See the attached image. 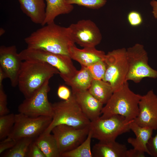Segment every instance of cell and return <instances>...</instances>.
<instances>
[{
	"label": "cell",
	"mask_w": 157,
	"mask_h": 157,
	"mask_svg": "<svg viewBox=\"0 0 157 157\" xmlns=\"http://www.w3.org/2000/svg\"><path fill=\"white\" fill-rule=\"evenodd\" d=\"M24 41L27 48L68 56L71 47L75 44L69 27L59 26L54 22L34 31Z\"/></svg>",
	"instance_id": "obj_1"
},
{
	"label": "cell",
	"mask_w": 157,
	"mask_h": 157,
	"mask_svg": "<svg viewBox=\"0 0 157 157\" xmlns=\"http://www.w3.org/2000/svg\"><path fill=\"white\" fill-rule=\"evenodd\" d=\"M59 74L55 68L47 63L37 60L22 61L18 85L25 98L32 96L54 74Z\"/></svg>",
	"instance_id": "obj_2"
},
{
	"label": "cell",
	"mask_w": 157,
	"mask_h": 157,
	"mask_svg": "<svg viewBox=\"0 0 157 157\" xmlns=\"http://www.w3.org/2000/svg\"><path fill=\"white\" fill-rule=\"evenodd\" d=\"M142 95L130 89L128 81L113 92L111 97L103 107L102 118L115 115L124 117L128 121L134 120L138 113V104Z\"/></svg>",
	"instance_id": "obj_3"
},
{
	"label": "cell",
	"mask_w": 157,
	"mask_h": 157,
	"mask_svg": "<svg viewBox=\"0 0 157 157\" xmlns=\"http://www.w3.org/2000/svg\"><path fill=\"white\" fill-rule=\"evenodd\" d=\"M52 106L53 111L52 120L43 133H51L55 127L60 124L77 129L89 127L91 121L83 113L72 93L68 100L54 103Z\"/></svg>",
	"instance_id": "obj_4"
},
{
	"label": "cell",
	"mask_w": 157,
	"mask_h": 157,
	"mask_svg": "<svg viewBox=\"0 0 157 157\" xmlns=\"http://www.w3.org/2000/svg\"><path fill=\"white\" fill-rule=\"evenodd\" d=\"M22 61L33 60L44 62L57 69L65 83L68 84L78 71L68 56L53 53L43 50L27 48L19 53Z\"/></svg>",
	"instance_id": "obj_5"
},
{
	"label": "cell",
	"mask_w": 157,
	"mask_h": 157,
	"mask_svg": "<svg viewBox=\"0 0 157 157\" xmlns=\"http://www.w3.org/2000/svg\"><path fill=\"white\" fill-rule=\"evenodd\" d=\"M52 117H32L22 113L15 114V122L9 135L5 139L17 141L24 138L35 139L42 133L51 123Z\"/></svg>",
	"instance_id": "obj_6"
},
{
	"label": "cell",
	"mask_w": 157,
	"mask_h": 157,
	"mask_svg": "<svg viewBox=\"0 0 157 157\" xmlns=\"http://www.w3.org/2000/svg\"><path fill=\"white\" fill-rule=\"evenodd\" d=\"M104 61L106 70L102 80L110 84L114 92L127 81L128 65L126 49L122 48L109 52Z\"/></svg>",
	"instance_id": "obj_7"
},
{
	"label": "cell",
	"mask_w": 157,
	"mask_h": 157,
	"mask_svg": "<svg viewBox=\"0 0 157 157\" xmlns=\"http://www.w3.org/2000/svg\"><path fill=\"white\" fill-rule=\"evenodd\" d=\"M133 120L128 121L124 117L119 115L106 118L99 117L91 121L89 128L92 138L99 141L115 140L118 136L130 132V123Z\"/></svg>",
	"instance_id": "obj_8"
},
{
	"label": "cell",
	"mask_w": 157,
	"mask_h": 157,
	"mask_svg": "<svg viewBox=\"0 0 157 157\" xmlns=\"http://www.w3.org/2000/svg\"><path fill=\"white\" fill-rule=\"evenodd\" d=\"M128 69L126 81L139 83L144 78H157V71L148 64L147 53L144 46L137 43L126 49Z\"/></svg>",
	"instance_id": "obj_9"
},
{
	"label": "cell",
	"mask_w": 157,
	"mask_h": 157,
	"mask_svg": "<svg viewBox=\"0 0 157 157\" xmlns=\"http://www.w3.org/2000/svg\"><path fill=\"white\" fill-rule=\"evenodd\" d=\"M49 80H47L31 97L25 98L18 106L19 113L32 117L44 116L53 117L52 104L49 101L48 97L50 89Z\"/></svg>",
	"instance_id": "obj_10"
},
{
	"label": "cell",
	"mask_w": 157,
	"mask_h": 157,
	"mask_svg": "<svg viewBox=\"0 0 157 157\" xmlns=\"http://www.w3.org/2000/svg\"><path fill=\"white\" fill-rule=\"evenodd\" d=\"M89 127L77 129L68 125L60 124L52 130L61 155L73 149L81 144L87 138Z\"/></svg>",
	"instance_id": "obj_11"
},
{
	"label": "cell",
	"mask_w": 157,
	"mask_h": 157,
	"mask_svg": "<svg viewBox=\"0 0 157 157\" xmlns=\"http://www.w3.org/2000/svg\"><path fill=\"white\" fill-rule=\"evenodd\" d=\"M74 42L83 47H95L101 42L102 36L95 23L90 19H82L69 26Z\"/></svg>",
	"instance_id": "obj_12"
},
{
	"label": "cell",
	"mask_w": 157,
	"mask_h": 157,
	"mask_svg": "<svg viewBox=\"0 0 157 157\" xmlns=\"http://www.w3.org/2000/svg\"><path fill=\"white\" fill-rule=\"evenodd\" d=\"M134 122L142 127L157 129V96L152 90L142 95L138 104V113Z\"/></svg>",
	"instance_id": "obj_13"
},
{
	"label": "cell",
	"mask_w": 157,
	"mask_h": 157,
	"mask_svg": "<svg viewBox=\"0 0 157 157\" xmlns=\"http://www.w3.org/2000/svg\"><path fill=\"white\" fill-rule=\"evenodd\" d=\"M22 62L15 45L1 46L0 67L9 79L13 87L18 85Z\"/></svg>",
	"instance_id": "obj_14"
},
{
	"label": "cell",
	"mask_w": 157,
	"mask_h": 157,
	"mask_svg": "<svg viewBox=\"0 0 157 157\" xmlns=\"http://www.w3.org/2000/svg\"><path fill=\"white\" fill-rule=\"evenodd\" d=\"M73 94L83 113L91 121L99 117L104 104L88 90Z\"/></svg>",
	"instance_id": "obj_15"
},
{
	"label": "cell",
	"mask_w": 157,
	"mask_h": 157,
	"mask_svg": "<svg viewBox=\"0 0 157 157\" xmlns=\"http://www.w3.org/2000/svg\"><path fill=\"white\" fill-rule=\"evenodd\" d=\"M79 49L74 44L69 50V56L72 59L78 62L81 66L89 67L98 61L104 60L106 54L95 47H83Z\"/></svg>",
	"instance_id": "obj_16"
},
{
	"label": "cell",
	"mask_w": 157,
	"mask_h": 157,
	"mask_svg": "<svg viewBox=\"0 0 157 157\" xmlns=\"http://www.w3.org/2000/svg\"><path fill=\"white\" fill-rule=\"evenodd\" d=\"M126 146L116 141H99L92 148L93 157H126Z\"/></svg>",
	"instance_id": "obj_17"
},
{
	"label": "cell",
	"mask_w": 157,
	"mask_h": 157,
	"mask_svg": "<svg viewBox=\"0 0 157 157\" xmlns=\"http://www.w3.org/2000/svg\"><path fill=\"white\" fill-rule=\"evenodd\" d=\"M21 9L33 23L42 25L45 18V0H18Z\"/></svg>",
	"instance_id": "obj_18"
},
{
	"label": "cell",
	"mask_w": 157,
	"mask_h": 157,
	"mask_svg": "<svg viewBox=\"0 0 157 157\" xmlns=\"http://www.w3.org/2000/svg\"><path fill=\"white\" fill-rule=\"evenodd\" d=\"M130 128L135 134V138L130 137L127 140L128 143L131 144L133 148L136 149L150 155L147 144L152 136L153 129L139 126L133 120L130 123Z\"/></svg>",
	"instance_id": "obj_19"
},
{
	"label": "cell",
	"mask_w": 157,
	"mask_h": 157,
	"mask_svg": "<svg viewBox=\"0 0 157 157\" xmlns=\"http://www.w3.org/2000/svg\"><path fill=\"white\" fill-rule=\"evenodd\" d=\"M46 2L45 18L42 26L54 22L58 16L70 13L73 10V5L67 0H45Z\"/></svg>",
	"instance_id": "obj_20"
},
{
	"label": "cell",
	"mask_w": 157,
	"mask_h": 157,
	"mask_svg": "<svg viewBox=\"0 0 157 157\" xmlns=\"http://www.w3.org/2000/svg\"><path fill=\"white\" fill-rule=\"evenodd\" d=\"M34 141L46 157H60L57 143L53 134L43 133Z\"/></svg>",
	"instance_id": "obj_21"
},
{
	"label": "cell",
	"mask_w": 157,
	"mask_h": 157,
	"mask_svg": "<svg viewBox=\"0 0 157 157\" xmlns=\"http://www.w3.org/2000/svg\"><path fill=\"white\" fill-rule=\"evenodd\" d=\"M93 79L87 67L81 66L68 85L71 87L72 93L74 94L88 90Z\"/></svg>",
	"instance_id": "obj_22"
},
{
	"label": "cell",
	"mask_w": 157,
	"mask_h": 157,
	"mask_svg": "<svg viewBox=\"0 0 157 157\" xmlns=\"http://www.w3.org/2000/svg\"><path fill=\"white\" fill-rule=\"evenodd\" d=\"M88 90L103 104L107 102L113 92L110 84L102 80L93 79Z\"/></svg>",
	"instance_id": "obj_23"
},
{
	"label": "cell",
	"mask_w": 157,
	"mask_h": 157,
	"mask_svg": "<svg viewBox=\"0 0 157 157\" xmlns=\"http://www.w3.org/2000/svg\"><path fill=\"white\" fill-rule=\"evenodd\" d=\"M92 138L90 129L88 135L83 142L74 149L63 153L61 157H93L91 147Z\"/></svg>",
	"instance_id": "obj_24"
},
{
	"label": "cell",
	"mask_w": 157,
	"mask_h": 157,
	"mask_svg": "<svg viewBox=\"0 0 157 157\" xmlns=\"http://www.w3.org/2000/svg\"><path fill=\"white\" fill-rule=\"evenodd\" d=\"M34 139L24 138L17 140L15 144L3 155L4 157H27L29 146Z\"/></svg>",
	"instance_id": "obj_25"
},
{
	"label": "cell",
	"mask_w": 157,
	"mask_h": 157,
	"mask_svg": "<svg viewBox=\"0 0 157 157\" xmlns=\"http://www.w3.org/2000/svg\"><path fill=\"white\" fill-rule=\"evenodd\" d=\"M15 122V114L9 113L0 116V140L6 138L11 133Z\"/></svg>",
	"instance_id": "obj_26"
},
{
	"label": "cell",
	"mask_w": 157,
	"mask_h": 157,
	"mask_svg": "<svg viewBox=\"0 0 157 157\" xmlns=\"http://www.w3.org/2000/svg\"><path fill=\"white\" fill-rule=\"evenodd\" d=\"M86 67L94 79L103 80L106 70V66L104 60L98 61Z\"/></svg>",
	"instance_id": "obj_27"
},
{
	"label": "cell",
	"mask_w": 157,
	"mask_h": 157,
	"mask_svg": "<svg viewBox=\"0 0 157 157\" xmlns=\"http://www.w3.org/2000/svg\"><path fill=\"white\" fill-rule=\"evenodd\" d=\"M69 4H73L83 6L86 8L97 9L104 6L106 4V0H67Z\"/></svg>",
	"instance_id": "obj_28"
},
{
	"label": "cell",
	"mask_w": 157,
	"mask_h": 157,
	"mask_svg": "<svg viewBox=\"0 0 157 157\" xmlns=\"http://www.w3.org/2000/svg\"><path fill=\"white\" fill-rule=\"evenodd\" d=\"M127 19L129 24L133 27L141 25L143 22L142 17L140 13L136 11H132L127 15Z\"/></svg>",
	"instance_id": "obj_29"
},
{
	"label": "cell",
	"mask_w": 157,
	"mask_h": 157,
	"mask_svg": "<svg viewBox=\"0 0 157 157\" xmlns=\"http://www.w3.org/2000/svg\"><path fill=\"white\" fill-rule=\"evenodd\" d=\"M7 96L3 88L0 87V116L9 113L10 111L7 106Z\"/></svg>",
	"instance_id": "obj_30"
},
{
	"label": "cell",
	"mask_w": 157,
	"mask_h": 157,
	"mask_svg": "<svg viewBox=\"0 0 157 157\" xmlns=\"http://www.w3.org/2000/svg\"><path fill=\"white\" fill-rule=\"evenodd\" d=\"M27 157H46L34 140L29 147Z\"/></svg>",
	"instance_id": "obj_31"
},
{
	"label": "cell",
	"mask_w": 157,
	"mask_h": 157,
	"mask_svg": "<svg viewBox=\"0 0 157 157\" xmlns=\"http://www.w3.org/2000/svg\"><path fill=\"white\" fill-rule=\"evenodd\" d=\"M147 147L150 155L157 157V133L154 136H152L149 139Z\"/></svg>",
	"instance_id": "obj_32"
},
{
	"label": "cell",
	"mask_w": 157,
	"mask_h": 157,
	"mask_svg": "<svg viewBox=\"0 0 157 157\" xmlns=\"http://www.w3.org/2000/svg\"><path fill=\"white\" fill-rule=\"evenodd\" d=\"M57 94L60 98L64 101L68 100L70 98L72 94L69 88L63 85L59 86Z\"/></svg>",
	"instance_id": "obj_33"
},
{
	"label": "cell",
	"mask_w": 157,
	"mask_h": 157,
	"mask_svg": "<svg viewBox=\"0 0 157 157\" xmlns=\"http://www.w3.org/2000/svg\"><path fill=\"white\" fill-rule=\"evenodd\" d=\"M17 141L13 140L4 139L0 142V154H2L4 151L13 147Z\"/></svg>",
	"instance_id": "obj_34"
},
{
	"label": "cell",
	"mask_w": 157,
	"mask_h": 157,
	"mask_svg": "<svg viewBox=\"0 0 157 157\" xmlns=\"http://www.w3.org/2000/svg\"><path fill=\"white\" fill-rule=\"evenodd\" d=\"M145 152L133 148L126 151V157H144Z\"/></svg>",
	"instance_id": "obj_35"
},
{
	"label": "cell",
	"mask_w": 157,
	"mask_h": 157,
	"mask_svg": "<svg viewBox=\"0 0 157 157\" xmlns=\"http://www.w3.org/2000/svg\"><path fill=\"white\" fill-rule=\"evenodd\" d=\"M150 4L152 7V13L153 15L157 19V1L152 0L151 1Z\"/></svg>",
	"instance_id": "obj_36"
},
{
	"label": "cell",
	"mask_w": 157,
	"mask_h": 157,
	"mask_svg": "<svg viewBox=\"0 0 157 157\" xmlns=\"http://www.w3.org/2000/svg\"><path fill=\"white\" fill-rule=\"evenodd\" d=\"M7 76L2 69L0 67V87L3 86L2 82L3 80L6 78Z\"/></svg>",
	"instance_id": "obj_37"
},
{
	"label": "cell",
	"mask_w": 157,
	"mask_h": 157,
	"mask_svg": "<svg viewBox=\"0 0 157 157\" xmlns=\"http://www.w3.org/2000/svg\"><path fill=\"white\" fill-rule=\"evenodd\" d=\"M5 31L3 28H0V36L3 35L5 33Z\"/></svg>",
	"instance_id": "obj_38"
}]
</instances>
